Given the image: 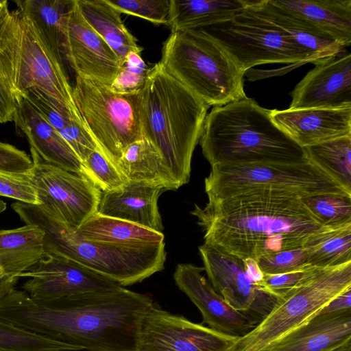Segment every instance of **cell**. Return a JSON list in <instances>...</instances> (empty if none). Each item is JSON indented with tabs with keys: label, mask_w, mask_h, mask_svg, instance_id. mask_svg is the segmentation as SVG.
Returning a JSON list of instances; mask_svg holds the SVG:
<instances>
[{
	"label": "cell",
	"mask_w": 351,
	"mask_h": 351,
	"mask_svg": "<svg viewBox=\"0 0 351 351\" xmlns=\"http://www.w3.org/2000/svg\"><path fill=\"white\" fill-rule=\"evenodd\" d=\"M19 277L3 274L0 269V302L13 290Z\"/></svg>",
	"instance_id": "obj_45"
},
{
	"label": "cell",
	"mask_w": 351,
	"mask_h": 351,
	"mask_svg": "<svg viewBox=\"0 0 351 351\" xmlns=\"http://www.w3.org/2000/svg\"><path fill=\"white\" fill-rule=\"evenodd\" d=\"M6 209V203L0 199V214Z\"/></svg>",
	"instance_id": "obj_47"
},
{
	"label": "cell",
	"mask_w": 351,
	"mask_h": 351,
	"mask_svg": "<svg viewBox=\"0 0 351 351\" xmlns=\"http://www.w3.org/2000/svg\"><path fill=\"white\" fill-rule=\"evenodd\" d=\"M308 265L315 267L340 265L351 261V223L323 226L302 247Z\"/></svg>",
	"instance_id": "obj_30"
},
{
	"label": "cell",
	"mask_w": 351,
	"mask_h": 351,
	"mask_svg": "<svg viewBox=\"0 0 351 351\" xmlns=\"http://www.w3.org/2000/svg\"><path fill=\"white\" fill-rule=\"evenodd\" d=\"M58 132L82 163L93 152L99 149L82 121L75 120Z\"/></svg>",
	"instance_id": "obj_41"
},
{
	"label": "cell",
	"mask_w": 351,
	"mask_h": 351,
	"mask_svg": "<svg viewBox=\"0 0 351 351\" xmlns=\"http://www.w3.org/2000/svg\"><path fill=\"white\" fill-rule=\"evenodd\" d=\"M76 2L84 19L112 49L121 65L130 52L141 53L143 48L126 28L121 14L106 0H76Z\"/></svg>",
	"instance_id": "obj_27"
},
{
	"label": "cell",
	"mask_w": 351,
	"mask_h": 351,
	"mask_svg": "<svg viewBox=\"0 0 351 351\" xmlns=\"http://www.w3.org/2000/svg\"><path fill=\"white\" fill-rule=\"evenodd\" d=\"M275 124L304 148L351 135V106L271 110Z\"/></svg>",
	"instance_id": "obj_19"
},
{
	"label": "cell",
	"mask_w": 351,
	"mask_h": 351,
	"mask_svg": "<svg viewBox=\"0 0 351 351\" xmlns=\"http://www.w3.org/2000/svg\"><path fill=\"white\" fill-rule=\"evenodd\" d=\"M208 198H223L258 191L302 197L322 193H348L310 160L294 163L217 164L204 180Z\"/></svg>",
	"instance_id": "obj_8"
},
{
	"label": "cell",
	"mask_w": 351,
	"mask_h": 351,
	"mask_svg": "<svg viewBox=\"0 0 351 351\" xmlns=\"http://www.w3.org/2000/svg\"><path fill=\"white\" fill-rule=\"evenodd\" d=\"M257 264L263 274H279L302 270L309 266L306 251L302 248L285 250L259 258Z\"/></svg>",
	"instance_id": "obj_38"
},
{
	"label": "cell",
	"mask_w": 351,
	"mask_h": 351,
	"mask_svg": "<svg viewBox=\"0 0 351 351\" xmlns=\"http://www.w3.org/2000/svg\"><path fill=\"white\" fill-rule=\"evenodd\" d=\"M0 195L25 204L40 205L36 190L27 173L0 171Z\"/></svg>",
	"instance_id": "obj_39"
},
{
	"label": "cell",
	"mask_w": 351,
	"mask_h": 351,
	"mask_svg": "<svg viewBox=\"0 0 351 351\" xmlns=\"http://www.w3.org/2000/svg\"><path fill=\"white\" fill-rule=\"evenodd\" d=\"M43 237V231L32 225L0 230L1 272L19 277L34 267L45 254Z\"/></svg>",
	"instance_id": "obj_26"
},
{
	"label": "cell",
	"mask_w": 351,
	"mask_h": 351,
	"mask_svg": "<svg viewBox=\"0 0 351 351\" xmlns=\"http://www.w3.org/2000/svg\"><path fill=\"white\" fill-rule=\"evenodd\" d=\"M249 0H170L171 32L202 29L233 18Z\"/></svg>",
	"instance_id": "obj_25"
},
{
	"label": "cell",
	"mask_w": 351,
	"mask_h": 351,
	"mask_svg": "<svg viewBox=\"0 0 351 351\" xmlns=\"http://www.w3.org/2000/svg\"><path fill=\"white\" fill-rule=\"evenodd\" d=\"M62 58L75 75L110 86L122 65L108 45L88 25L71 0L62 23Z\"/></svg>",
	"instance_id": "obj_15"
},
{
	"label": "cell",
	"mask_w": 351,
	"mask_h": 351,
	"mask_svg": "<svg viewBox=\"0 0 351 351\" xmlns=\"http://www.w3.org/2000/svg\"><path fill=\"white\" fill-rule=\"evenodd\" d=\"M250 2L231 19L202 29L227 50L245 73L263 64L310 62L306 52L286 32L258 14Z\"/></svg>",
	"instance_id": "obj_11"
},
{
	"label": "cell",
	"mask_w": 351,
	"mask_h": 351,
	"mask_svg": "<svg viewBox=\"0 0 351 351\" xmlns=\"http://www.w3.org/2000/svg\"><path fill=\"white\" fill-rule=\"evenodd\" d=\"M0 351H78L62 342L0 319Z\"/></svg>",
	"instance_id": "obj_33"
},
{
	"label": "cell",
	"mask_w": 351,
	"mask_h": 351,
	"mask_svg": "<svg viewBox=\"0 0 351 351\" xmlns=\"http://www.w3.org/2000/svg\"><path fill=\"white\" fill-rule=\"evenodd\" d=\"M250 6L286 32L306 52L310 62L315 65L346 49L340 43L276 6L271 0L251 1Z\"/></svg>",
	"instance_id": "obj_24"
},
{
	"label": "cell",
	"mask_w": 351,
	"mask_h": 351,
	"mask_svg": "<svg viewBox=\"0 0 351 351\" xmlns=\"http://www.w3.org/2000/svg\"><path fill=\"white\" fill-rule=\"evenodd\" d=\"M13 121L40 158L66 171L84 175L82 162L59 132L25 98L16 99Z\"/></svg>",
	"instance_id": "obj_21"
},
{
	"label": "cell",
	"mask_w": 351,
	"mask_h": 351,
	"mask_svg": "<svg viewBox=\"0 0 351 351\" xmlns=\"http://www.w3.org/2000/svg\"><path fill=\"white\" fill-rule=\"evenodd\" d=\"M208 108L158 62L152 66L141 90L143 136L162 154L179 188L190 180L193 154Z\"/></svg>",
	"instance_id": "obj_4"
},
{
	"label": "cell",
	"mask_w": 351,
	"mask_h": 351,
	"mask_svg": "<svg viewBox=\"0 0 351 351\" xmlns=\"http://www.w3.org/2000/svg\"><path fill=\"white\" fill-rule=\"evenodd\" d=\"M166 191L159 184L128 181L117 189L101 191L97 213L162 232L164 228L158 202Z\"/></svg>",
	"instance_id": "obj_20"
},
{
	"label": "cell",
	"mask_w": 351,
	"mask_h": 351,
	"mask_svg": "<svg viewBox=\"0 0 351 351\" xmlns=\"http://www.w3.org/2000/svg\"><path fill=\"white\" fill-rule=\"evenodd\" d=\"M11 206L25 225L43 231L45 254L72 260L122 287L141 282L164 269L165 243L123 245L90 241L40 205L16 202Z\"/></svg>",
	"instance_id": "obj_5"
},
{
	"label": "cell",
	"mask_w": 351,
	"mask_h": 351,
	"mask_svg": "<svg viewBox=\"0 0 351 351\" xmlns=\"http://www.w3.org/2000/svg\"><path fill=\"white\" fill-rule=\"evenodd\" d=\"M117 167L128 181L154 183L167 191L179 189L162 154L145 138L126 147Z\"/></svg>",
	"instance_id": "obj_28"
},
{
	"label": "cell",
	"mask_w": 351,
	"mask_h": 351,
	"mask_svg": "<svg viewBox=\"0 0 351 351\" xmlns=\"http://www.w3.org/2000/svg\"><path fill=\"white\" fill-rule=\"evenodd\" d=\"M239 337L173 315L154 302L139 327L137 351H231Z\"/></svg>",
	"instance_id": "obj_14"
},
{
	"label": "cell",
	"mask_w": 351,
	"mask_h": 351,
	"mask_svg": "<svg viewBox=\"0 0 351 351\" xmlns=\"http://www.w3.org/2000/svg\"><path fill=\"white\" fill-rule=\"evenodd\" d=\"M199 252L211 286L234 309L249 316L257 326L270 313L278 297L255 285L244 261L221 247L204 243Z\"/></svg>",
	"instance_id": "obj_13"
},
{
	"label": "cell",
	"mask_w": 351,
	"mask_h": 351,
	"mask_svg": "<svg viewBox=\"0 0 351 351\" xmlns=\"http://www.w3.org/2000/svg\"><path fill=\"white\" fill-rule=\"evenodd\" d=\"M301 199L324 226H335L351 223V195L322 193Z\"/></svg>",
	"instance_id": "obj_34"
},
{
	"label": "cell",
	"mask_w": 351,
	"mask_h": 351,
	"mask_svg": "<svg viewBox=\"0 0 351 351\" xmlns=\"http://www.w3.org/2000/svg\"><path fill=\"white\" fill-rule=\"evenodd\" d=\"M351 339V310L317 313L266 351H329Z\"/></svg>",
	"instance_id": "obj_22"
},
{
	"label": "cell",
	"mask_w": 351,
	"mask_h": 351,
	"mask_svg": "<svg viewBox=\"0 0 351 351\" xmlns=\"http://www.w3.org/2000/svg\"><path fill=\"white\" fill-rule=\"evenodd\" d=\"M319 267L309 266L302 270L279 274H263V286L278 298L295 289L311 278Z\"/></svg>",
	"instance_id": "obj_40"
},
{
	"label": "cell",
	"mask_w": 351,
	"mask_h": 351,
	"mask_svg": "<svg viewBox=\"0 0 351 351\" xmlns=\"http://www.w3.org/2000/svg\"><path fill=\"white\" fill-rule=\"evenodd\" d=\"M29 177L40 205L69 226L77 229L95 214L101 191L88 178L43 161L30 149Z\"/></svg>",
	"instance_id": "obj_12"
},
{
	"label": "cell",
	"mask_w": 351,
	"mask_h": 351,
	"mask_svg": "<svg viewBox=\"0 0 351 351\" xmlns=\"http://www.w3.org/2000/svg\"><path fill=\"white\" fill-rule=\"evenodd\" d=\"M141 90L119 94L107 85L75 75L73 97L84 125L116 165L126 147L143 138Z\"/></svg>",
	"instance_id": "obj_9"
},
{
	"label": "cell",
	"mask_w": 351,
	"mask_h": 351,
	"mask_svg": "<svg viewBox=\"0 0 351 351\" xmlns=\"http://www.w3.org/2000/svg\"><path fill=\"white\" fill-rule=\"evenodd\" d=\"M199 267L190 263H180L173 273L177 287L197 307L202 316V324L217 332L243 337L256 326L245 313L232 307L216 292L207 281Z\"/></svg>",
	"instance_id": "obj_18"
},
{
	"label": "cell",
	"mask_w": 351,
	"mask_h": 351,
	"mask_svg": "<svg viewBox=\"0 0 351 351\" xmlns=\"http://www.w3.org/2000/svg\"><path fill=\"white\" fill-rule=\"evenodd\" d=\"M19 277L30 278L22 288L35 300L57 299L122 287L77 262L45 253L34 267Z\"/></svg>",
	"instance_id": "obj_16"
},
{
	"label": "cell",
	"mask_w": 351,
	"mask_h": 351,
	"mask_svg": "<svg viewBox=\"0 0 351 351\" xmlns=\"http://www.w3.org/2000/svg\"><path fill=\"white\" fill-rule=\"evenodd\" d=\"M0 78L16 98L36 89L80 114L63 61L48 46L33 23L4 0L0 9Z\"/></svg>",
	"instance_id": "obj_6"
},
{
	"label": "cell",
	"mask_w": 351,
	"mask_h": 351,
	"mask_svg": "<svg viewBox=\"0 0 351 351\" xmlns=\"http://www.w3.org/2000/svg\"><path fill=\"white\" fill-rule=\"evenodd\" d=\"M152 298L123 287L51 300L13 289L0 302V319L77 350L137 351Z\"/></svg>",
	"instance_id": "obj_1"
},
{
	"label": "cell",
	"mask_w": 351,
	"mask_h": 351,
	"mask_svg": "<svg viewBox=\"0 0 351 351\" xmlns=\"http://www.w3.org/2000/svg\"><path fill=\"white\" fill-rule=\"evenodd\" d=\"M33 165L27 154L15 146L0 142V171L27 173Z\"/></svg>",
	"instance_id": "obj_42"
},
{
	"label": "cell",
	"mask_w": 351,
	"mask_h": 351,
	"mask_svg": "<svg viewBox=\"0 0 351 351\" xmlns=\"http://www.w3.org/2000/svg\"><path fill=\"white\" fill-rule=\"evenodd\" d=\"M151 68L147 66L140 53L130 52L109 88L119 94L138 91L143 88Z\"/></svg>",
	"instance_id": "obj_36"
},
{
	"label": "cell",
	"mask_w": 351,
	"mask_h": 351,
	"mask_svg": "<svg viewBox=\"0 0 351 351\" xmlns=\"http://www.w3.org/2000/svg\"><path fill=\"white\" fill-rule=\"evenodd\" d=\"M199 143L211 166L309 160L304 148L275 124L271 110L247 97L213 107L205 117Z\"/></svg>",
	"instance_id": "obj_3"
},
{
	"label": "cell",
	"mask_w": 351,
	"mask_h": 351,
	"mask_svg": "<svg viewBox=\"0 0 351 351\" xmlns=\"http://www.w3.org/2000/svg\"><path fill=\"white\" fill-rule=\"evenodd\" d=\"M291 93L290 109L351 106V53L344 49L317 63Z\"/></svg>",
	"instance_id": "obj_17"
},
{
	"label": "cell",
	"mask_w": 351,
	"mask_h": 351,
	"mask_svg": "<svg viewBox=\"0 0 351 351\" xmlns=\"http://www.w3.org/2000/svg\"><path fill=\"white\" fill-rule=\"evenodd\" d=\"M345 48L351 44V0H271Z\"/></svg>",
	"instance_id": "obj_23"
},
{
	"label": "cell",
	"mask_w": 351,
	"mask_h": 351,
	"mask_svg": "<svg viewBox=\"0 0 351 351\" xmlns=\"http://www.w3.org/2000/svg\"><path fill=\"white\" fill-rule=\"evenodd\" d=\"M351 310V287L330 300L318 313H333Z\"/></svg>",
	"instance_id": "obj_44"
},
{
	"label": "cell",
	"mask_w": 351,
	"mask_h": 351,
	"mask_svg": "<svg viewBox=\"0 0 351 351\" xmlns=\"http://www.w3.org/2000/svg\"><path fill=\"white\" fill-rule=\"evenodd\" d=\"M158 64L209 107L247 97L243 88L245 72L203 29L171 32L163 43Z\"/></svg>",
	"instance_id": "obj_7"
},
{
	"label": "cell",
	"mask_w": 351,
	"mask_h": 351,
	"mask_svg": "<svg viewBox=\"0 0 351 351\" xmlns=\"http://www.w3.org/2000/svg\"><path fill=\"white\" fill-rule=\"evenodd\" d=\"M16 102L0 78V123L13 121Z\"/></svg>",
	"instance_id": "obj_43"
},
{
	"label": "cell",
	"mask_w": 351,
	"mask_h": 351,
	"mask_svg": "<svg viewBox=\"0 0 351 351\" xmlns=\"http://www.w3.org/2000/svg\"><path fill=\"white\" fill-rule=\"evenodd\" d=\"M71 0L15 1L17 9L34 25L54 54L61 60L63 19Z\"/></svg>",
	"instance_id": "obj_31"
},
{
	"label": "cell",
	"mask_w": 351,
	"mask_h": 351,
	"mask_svg": "<svg viewBox=\"0 0 351 351\" xmlns=\"http://www.w3.org/2000/svg\"><path fill=\"white\" fill-rule=\"evenodd\" d=\"M329 351H351V339L346 340Z\"/></svg>",
	"instance_id": "obj_46"
},
{
	"label": "cell",
	"mask_w": 351,
	"mask_h": 351,
	"mask_svg": "<svg viewBox=\"0 0 351 351\" xmlns=\"http://www.w3.org/2000/svg\"><path fill=\"white\" fill-rule=\"evenodd\" d=\"M350 287L351 261L319 268L305 282L278 298L268 315L247 335L239 338L231 351H266Z\"/></svg>",
	"instance_id": "obj_10"
},
{
	"label": "cell",
	"mask_w": 351,
	"mask_h": 351,
	"mask_svg": "<svg viewBox=\"0 0 351 351\" xmlns=\"http://www.w3.org/2000/svg\"><path fill=\"white\" fill-rule=\"evenodd\" d=\"M77 232L86 240L114 245H156L164 243L165 239L162 232L97 213L84 222Z\"/></svg>",
	"instance_id": "obj_29"
},
{
	"label": "cell",
	"mask_w": 351,
	"mask_h": 351,
	"mask_svg": "<svg viewBox=\"0 0 351 351\" xmlns=\"http://www.w3.org/2000/svg\"><path fill=\"white\" fill-rule=\"evenodd\" d=\"M121 14L145 19L155 25H167L170 10L169 0H106Z\"/></svg>",
	"instance_id": "obj_37"
},
{
	"label": "cell",
	"mask_w": 351,
	"mask_h": 351,
	"mask_svg": "<svg viewBox=\"0 0 351 351\" xmlns=\"http://www.w3.org/2000/svg\"><path fill=\"white\" fill-rule=\"evenodd\" d=\"M191 214L214 244L242 260L303 247L324 226L297 195L249 191L195 204Z\"/></svg>",
	"instance_id": "obj_2"
},
{
	"label": "cell",
	"mask_w": 351,
	"mask_h": 351,
	"mask_svg": "<svg viewBox=\"0 0 351 351\" xmlns=\"http://www.w3.org/2000/svg\"><path fill=\"white\" fill-rule=\"evenodd\" d=\"M3 1H4V0H2V1H1V0H0V9H1V6H2L3 3Z\"/></svg>",
	"instance_id": "obj_48"
},
{
	"label": "cell",
	"mask_w": 351,
	"mask_h": 351,
	"mask_svg": "<svg viewBox=\"0 0 351 351\" xmlns=\"http://www.w3.org/2000/svg\"><path fill=\"white\" fill-rule=\"evenodd\" d=\"M84 175L101 191H108L122 186L128 180L117 165L99 149L93 152L82 162Z\"/></svg>",
	"instance_id": "obj_35"
},
{
	"label": "cell",
	"mask_w": 351,
	"mask_h": 351,
	"mask_svg": "<svg viewBox=\"0 0 351 351\" xmlns=\"http://www.w3.org/2000/svg\"><path fill=\"white\" fill-rule=\"evenodd\" d=\"M308 158L351 194V135L304 147Z\"/></svg>",
	"instance_id": "obj_32"
}]
</instances>
